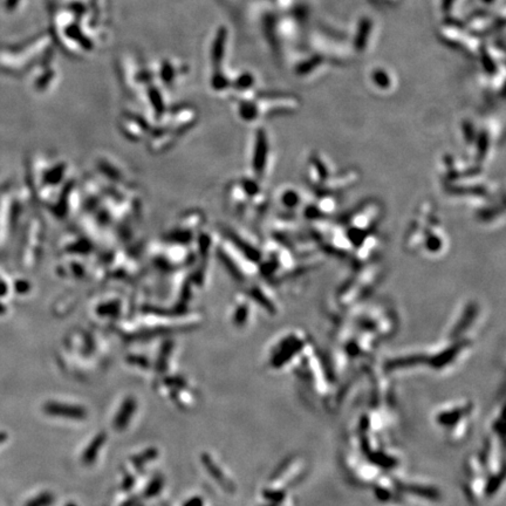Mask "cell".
<instances>
[{"instance_id": "1", "label": "cell", "mask_w": 506, "mask_h": 506, "mask_svg": "<svg viewBox=\"0 0 506 506\" xmlns=\"http://www.w3.org/2000/svg\"><path fill=\"white\" fill-rule=\"evenodd\" d=\"M383 207L381 203L375 199H369L361 203L355 209L339 221L346 232L349 243L357 246L366 237L376 232V228L382 220Z\"/></svg>"}, {"instance_id": "2", "label": "cell", "mask_w": 506, "mask_h": 506, "mask_svg": "<svg viewBox=\"0 0 506 506\" xmlns=\"http://www.w3.org/2000/svg\"><path fill=\"white\" fill-rule=\"evenodd\" d=\"M299 99L293 95L270 94L240 103L238 112L244 121L251 122L264 116L292 114L299 109Z\"/></svg>"}, {"instance_id": "3", "label": "cell", "mask_w": 506, "mask_h": 506, "mask_svg": "<svg viewBox=\"0 0 506 506\" xmlns=\"http://www.w3.org/2000/svg\"><path fill=\"white\" fill-rule=\"evenodd\" d=\"M272 159L271 142L265 128H258L254 132L252 143V157H251V167L257 179H264L265 175L270 170Z\"/></svg>"}, {"instance_id": "4", "label": "cell", "mask_w": 506, "mask_h": 506, "mask_svg": "<svg viewBox=\"0 0 506 506\" xmlns=\"http://www.w3.org/2000/svg\"><path fill=\"white\" fill-rule=\"evenodd\" d=\"M435 218L436 216L435 212H433L432 204L426 203L421 205V207H418L416 216L412 220L407 231V235H405L404 244L408 251L416 252V251L419 250L426 226L431 223Z\"/></svg>"}, {"instance_id": "5", "label": "cell", "mask_w": 506, "mask_h": 506, "mask_svg": "<svg viewBox=\"0 0 506 506\" xmlns=\"http://www.w3.org/2000/svg\"><path fill=\"white\" fill-rule=\"evenodd\" d=\"M440 35L446 44L462 49L463 52L468 53L470 55L479 54L480 49H482L479 39L468 30L465 31L464 28L456 26L442 27L440 31Z\"/></svg>"}, {"instance_id": "6", "label": "cell", "mask_w": 506, "mask_h": 506, "mask_svg": "<svg viewBox=\"0 0 506 506\" xmlns=\"http://www.w3.org/2000/svg\"><path fill=\"white\" fill-rule=\"evenodd\" d=\"M335 207L336 200L334 199V196L319 193L317 199L307 203L305 202L301 211H303L304 218L313 223V222L328 220L329 216L334 212Z\"/></svg>"}, {"instance_id": "7", "label": "cell", "mask_w": 506, "mask_h": 506, "mask_svg": "<svg viewBox=\"0 0 506 506\" xmlns=\"http://www.w3.org/2000/svg\"><path fill=\"white\" fill-rule=\"evenodd\" d=\"M447 247V235L439 218H435L426 226L423 235L421 247L424 252L430 256H439Z\"/></svg>"}, {"instance_id": "8", "label": "cell", "mask_w": 506, "mask_h": 506, "mask_svg": "<svg viewBox=\"0 0 506 506\" xmlns=\"http://www.w3.org/2000/svg\"><path fill=\"white\" fill-rule=\"evenodd\" d=\"M358 181H360V175L357 170L348 169V170L333 172L318 192L321 195L334 196L335 193L346 191L347 189L356 184Z\"/></svg>"}, {"instance_id": "9", "label": "cell", "mask_w": 506, "mask_h": 506, "mask_svg": "<svg viewBox=\"0 0 506 506\" xmlns=\"http://www.w3.org/2000/svg\"><path fill=\"white\" fill-rule=\"evenodd\" d=\"M329 162L321 154L314 153L307 161L306 176L310 185L315 190H320L324 183L333 174Z\"/></svg>"}, {"instance_id": "10", "label": "cell", "mask_w": 506, "mask_h": 506, "mask_svg": "<svg viewBox=\"0 0 506 506\" xmlns=\"http://www.w3.org/2000/svg\"><path fill=\"white\" fill-rule=\"evenodd\" d=\"M380 246H381V239H380L378 233L374 232L366 237L351 251L354 264L358 267H362L367 264L374 263V258H376V254L379 253Z\"/></svg>"}, {"instance_id": "11", "label": "cell", "mask_w": 506, "mask_h": 506, "mask_svg": "<svg viewBox=\"0 0 506 506\" xmlns=\"http://www.w3.org/2000/svg\"><path fill=\"white\" fill-rule=\"evenodd\" d=\"M376 24L374 18L364 17L357 24L354 37V49L358 53L367 52L375 40Z\"/></svg>"}, {"instance_id": "12", "label": "cell", "mask_w": 506, "mask_h": 506, "mask_svg": "<svg viewBox=\"0 0 506 506\" xmlns=\"http://www.w3.org/2000/svg\"><path fill=\"white\" fill-rule=\"evenodd\" d=\"M304 342L303 341L298 340L294 335L287 336L286 339H283L282 341L278 343L277 348H275L273 357L271 358V365L273 366L274 368L282 367L286 362H288L291 358H292L294 355L303 349Z\"/></svg>"}, {"instance_id": "13", "label": "cell", "mask_w": 506, "mask_h": 506, "mask_svg": "<svg viewBox=\"0 0 506 506\" xmlns=\"http://www.w3.org/2000/svg\"><path fill=\"white\" fill-rule=\"evenodd\" d=\"M44 411L49 416L68 419H85L87 417L86 408L77 404H67L61 402H47L44 405Z\"/></svg>"}, {"instance_id": "14", "label": "cell", "mask_w": 506, "mask_h": 506, "mask_svg": "<svg viewBox=\"0 0 506 506\" xmlns=\"http://www.w3.org/2000/svg\"><path fill=\"white\" fill-rule=\"evenodd\" d=\"M200 462H202L204 468H205L206 471L209 472V475L212 477L214 482H217L218 484H220L222 489L225 490L226 492H230V493L235 492L236 486L233 485V483L228 478V476H226L225 473L222 471L220 465H218L217 463L213 461V458L211 457L209 454L204 452V454L200 455Z\"/></svg>"}, {"instance_id": "15", "label": "cell", "mask_w": 506, "mask_h": 506, "mask_svg": "<svg viewBox=\"0 0 506 506\" xmlns=\"http://www.w3.org/2000/svg\"><path fill=\"white\" fill-rule=\"evenodd\" d=\"M278 203L281 209L286 212H296L297 210H301L305 200L301 192L294 186H287L281 189L278 193Z\"/></svg>"}, {"instance_id": "16", "label": "cell", "mask_w": 506, "mask_h": 506, "mask_svg": "<svg viewBox=\"0 0 506 506\" xmlns=\"http://www.w3.org/2000/svg\"><path fill=\"white\" fill-rule=\"evenodd\" d=\"M136 409H137V401H136V398L134 396L125 397L114 418V428L118 430V431L127 428L132 416L135 415Z\"/></svg>"}, {"instance_id": "17", "label": "cell", "mask_w": 506, "mask_h": 506, "mask_svg": "<svg viewBox=\"0 0 506 506\" xmlns=\"http://www.w3.org/2000/svg\"><path fill=\"white\" fill-rule=\"evenodd\" d=\"M328 62L329 60L327 57L322 56L320 54H315L313 56L308 57L306 60H304L303 62L298 63V66L296 67V73L298 77L311 78L313 77L314 74H317L318 71L324 69V68L328 64Z\"/></svg>"}, {"instance_id": "18", "label": "cell", "mask_w": 506, "mask_h": 506, "mask_svg": "<svg viewBox=\"0 0 506 506\" xmlns=\"http://www.w3.org/2000/svg\"><path fill=\"white\" fill-rule=\"evenodd\" d=\"M468 343L469 342L466 340H461L458 341V342H456L455 344H452L451 347L447 348V349H444L443 351H441L440 354L435 355L432 358H430V365H431V367L437 369L446 367L448 364H450V362L455 360V357L461 353L463 348L468 346Z\"/></svg>"}, {"instance_id": "19", "label": "cell", "mask_w": 506, "mask_h": 506, "mask_svg": "<svg viewBox=\"0 0 506 506\" xmlns=\"http://www.w3.org/2000/svg\"><path fill=\"white\" fill-rule=\"evenodd\" d=\"M106 442H107V433L105 431L96 433L94 439L91 441V443L88 444L85 451L82 452L81 455L82 464L87 466L94 464L100 451H101V448L105 446Z\"/></svg>"}, {"instance_id": "20", "label": "cell", "mask_w": 506, "mask_h": 506, "mask_svg": "<svg viewBox=\"0 0 506 506\" xmlns=\"http://www.w3.org/2000/svg\"><path fill=\"white\" fill-rule=\"evenodd\" d=\"M371 82L380 92H392L395 87L393 74L383 67H376L371 71Z\"/></svg>"}, {"instance_id": "21", "label": "cell", "mask_w": 506, "mask_h": 506, "mask_svg": "<svg viewBox=\"0 0 506 506\" xmlns=\"http://www.w3.org/2000/svg\"><path fill=\"white\" fill-rule=\"evenodd\" d=\"M477 313H478V307H477L476 304H469L468 306L464 308V312H463L461 319H459L457 324L455 325L454 331L451 332V337L461 336L463 333H464L466 329H468L470 326L472 325L473 320L477 317Z\"/></svg>"}, {"instance_id": "22", "label": "cell", "mask_w": 506, "mask_h": 506, "mask_svg": "<svg viewBox=\"0 0 506 506\" xmlns=\"http://www.w3.org/2000/svg\"><path fill=\"white\" fill-rule=\"evenodd\" d=\"M398 489L405 491V492L412 493L415 496L425 498L428 500L437 501L441 499V492L435 487L418 485V484H398Z\"/></svg>"}, {"instance_id": "23", "label": "cell", "mask_w": 506, "mask_h": 506, "mask_svg": "<svg viewBox=\"0 0 506 506\" xmlns=\"http://www.w3.org/2000/svg\"><path fill=\"white\" fill-rule=\"evenodd\" d=\"M428 361L425 355H409V356L404 357H397L393 358V360H388L385 364V369L387 372L390 371H397V369L402 368H409V367H414V366H417L422 362Z\"/></svg>"}, {"instance_id": "24", "label": "cell", "mask_w": 506, "mask_h": 506, "mask_svg": "<svg viewBox=\"0 0 506 506\" xmlns=\"http://www.w3.org/2000/svg\"><path fill=\"white\" fill-rule=\"evenodd\" d=\"M471 408H472V405L469 404V405H466V407L456 408L451 411L442 412V414H440L439 416H437V422H439L440 424L447 425V426L454 425L459 421V419L464 417L465 415H468L470 410H471Z\"/></svg>"}, {"instance_id": "25", "label": "cell", "mask_w": 506, "mask_h": 506, "mask_svg": "<svg viewBox=\"0 0 506 506\" xmlns=\"http://www.w3.org/2000/svg\"><path fill=\"white\" fill-rule=\"evenodd\" d=\"M249 296L252 298V299L256 301L258 305H260L261 307L265 308V311H267L270 314H274L277 312V308H275V305L273 304L270 298H268L266 294L263 292V290L260 288L259 286H252L249 290Z\"/></svg>"}, {"instance_id": "26", "label": "cell", "mask_w": 506, "mask_h": 506, "mask_svg": "<svg viewBox=\"0 0 506 506\" xmlns=\"http://www.w3.org/2000/svg\"><path fill=\"white\" fill-rule=\"evenodd\" d=\"M494 23V19L489 16H477L476 18L470 21L468 24V31L471 32L472 34L483 33V32L489 31Z\"/></svg>"}, {"instance_id": "27", "label": "cell", "mask_w": 506, "mask_h": 506, "mask_svg": "<svg viewBox=\"0 0 506 506\" xmlns=\"http://www.w3.org/2000/svg\"><path fill=\"white\" fill-rule=\"evenodd\" d=\"M157 457H159V450L156 448H149V449H146L144 451L135 455L131 458V463L136 469H142L146 464H148L149 462H153Z\"/></svg>"}, {"instance_id": "28", "label": "cell", "mask_w": 506, "mask_h": 506, "mask_svg": "<svg viewBox=\"0 0 506 506\" xmlns=\"http://www.w3.org/2000/svg\"><path fill=\"white\" fill-rule=\"evenodd\" d=\"M121 311V303L118 300H110L100 304L96 307V313L100 317H116Z\"/></svg>"}, {"instance_id": "29", "label": "cell", "mask_w": 506, "mask_h": 506, "mask_svg": "<svg viewBox=\"0 0 506 506\" xmlns=\"http://www.w3.org/2000/svg\"><path fill=\"white\" fill-rule=\"evenodd\" d=\"M163 486H164V478L161 475H156L152 480H150L148 485H147L144 490V497L146 498L156 497L157 494L161 493Z\"/></svg>"}, {"instance_id": "30", "label": "cell", "mask_w": 506, "mask_h": 506, "mask_svg": "<svg viewBox=\"0 0 506 506\" xmlns=\"http://www.w3.org/2000/svg\"><path fill=\"white\" fill-rule=\"evenodd\" d=\"M367 455H368L369 459H371V461L374 463V464L382 466V468H393V466H395V464H396L395 458L389 457V456L382 454V452L368 451Z\"/></svg>"}, {"instance_id": "31", "label": "cell", "mask_w": 506, "mask_h": 506, "mask_svg": "<svg viewBox=\"0 0 506 506\" xmlns=\"http://www.w3.org/2000/svg\"><path fill=\"white\" fill-rule=\"evenodd\" d=\"M249 313H250L249 305L247 304L238 305L232 317L233 324H235L237 327H242V326L246 324L247 319H249Z\"/></svg>"}, {"instance_id": "32", "label": "cell", "mask_w": 506, "mask_h": 506, "mask_svg": "<svg viewBox=\"0 0 506 506\" xmlns=\"http://www.w3.org/2000/svg\"><path fill=\"white\" fill-rule=\"evenodd\" d=\"M55 501V497L52 492H42L28 500L25 506H52Z\"/></svg>"}, {"instance_id": "33", "label": "cell", "mask_w": 506, "mask_h": 506, "mask_svg": "<svg viewBox=\"0 0 506 506\" xmlns=\"http://www.w3.org/2000/svg\"><path fill=\"white\" fill-rule=\"evenodd\" d=\"M171 350H172V342L171 341H167V342L163 344L162 350H161V353H160L159 361H157V365H156L157 371H160V372L166 371L167 365H168V358L170 357Z\"/></svg>"}, {"instance_id": "34", "label": "cell", "mask_w": 506, "mask_h": 506, "mask_svg": "<svg viewBox=\"0 0 506 506\" xmlns=\"http://www.w3.org/2000/svg\"><path fill=\"white\" fill-rule=\"evenodd\" d=\"M503 480H504V472L503 471H501L500 473H498V475H493L492 477H490V479L487 480L486 486H485V493L487 494V496H492V494L496 493L498 489L500 487L501 483H503Z\"/></svg>"}, {"instance_id": "35", "label": "cell", "mask_w": 506, "mask_h": 506, "mask_svg": "<svg viewBox=\"0 0 506 506\" xmlns=\"http://www.w3.org/2000/svg\"><path fill=\"white\" fill-rule=\"evenodd\" d=\"M264 497L266 498L267 500H270L271 503H273V504H279V503H281V501L285 499V496H286V493H285V491H281V490H265L264 492Z\"/></svg>"}, {"instance_id": "36", "label": "cell", "mask_w": 506, "mask_h": 506, "mask_svg": "<svg viewBox=\"0 0 506 506\" xmlns=\"http://www.w3.org/2000/svg\"><path fill=\"white\" fill-rule=\"evenodd\" d=\"M164 383L168 387H171L175 390H182L186 388V382L183 378H178V376H172V378H167L164 380Z\"/></svg>"}, {"instance_id": "37", "label": "cell", "mask_w": 506, "mask_h": 506, "mask_svg": "<svg viewBox=\"0 0 506 506\" xmlns=\"http://www.w3.org/2000/svg\"><path fill=\"white\" fill-rule=\"evenodd\" d=\"M127 360L129 364L136 365L137 367L142 368H148L149 367V361L147 360L144 356H138V355H129L127 357Z\"/></svg>"}, {"instance_id": "38", "label": "cell", "mask_w": 506, "mask_h": 506, "mask_svg": "<svg viewBox=\"0 0 506 506\" xmlns=\"http://www.w3.org/2000/svg\"><path fill=\"white\" fill-rule=\"evenodd\" d=\"M375 493H376V497H378V499L381 500V501H388V500L392 499V494H390L389 491L386 490V489H382V487H376Z\"/></svg>"}, {"instance_id": "39", "label": "cell", "mask_w": 506, "mask_h": 506, "mask_svg": "<svg viewBox=\"0 0 506 506\" xmlns=\"http://www.w3.org/2000/svg\"><path fill=\"white\" fill-rule=\"evenodd\" d=\"M183 506H204V500L199 496H195L186 500Z\"/></svg>"}, {"instance_id": "40", "label": "cell", "mask_w": 506, "mask_h": 506, "mask_svg": "<svg viewBox=\"0 0 506 506\" xmlns=\"http://www.w3.org/2000/svg\"><path fill=\"white\" fill-rule=\"evenodd\" d=\"M134 482H135L134 477H132L131 475H127V476H125V478L123 479L122 486H123L124 490H130L131 487H132V485H134Z\"/></svg>"}, {"instance_id": "41", "label": "cell", "mask_w": 506, "mask_h": 506, "mask_svg": "<svg viewBox=\"0 0 506 506\" xmlns=\"http://www.w3.org/2000/svg\"><path fill=\"white\" fill-rule=\"evenodd\" d=\"M274 2L279 7H281L283 10H287L293 5L294 0H274Z\"/></svg>"}, {"instance_id": "42", "label": "cell", "mask_w": 506, "mask_h": 506, "mask_svg": "<svg viewBox=\"0 0 506 506\" xmlns=\"http://www.w3.org/2000/svg\"><path fill=\"white\" fill-rule=\"evenodd\" d=\"M482 2L484 4H487V5H490V4H493L494 2H496V0H482Z\"/></svg>"}, {"instance_id": "43", "label": "cell", "mask_w": 506, "mask_h": 506, "mask_svg": "<svg viewBox=\"0 0 506 506\" xmlns=\"http://www.w3.org/2000/svg\"><path fill=\"white\" fill-rule=\"evenodd\" d=\"M64 506H78V505L74 504V503H68V504H66Z\"/></svg>"}]
</instances>
